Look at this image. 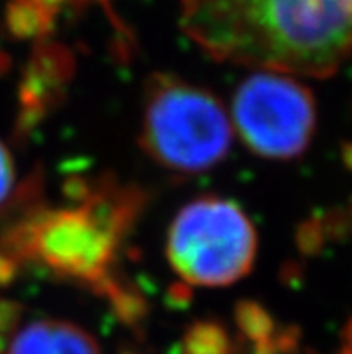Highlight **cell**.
<instances>
[{"label":"cell","mask_w":352,"mask_h":354,"mask_svg":"<svg viewBox=\"0 0 352 354\" xmlns=\"http://www.w3.org/2000/svg\"><path fill=\"white\" fill-rule=\"evenodd\" d=\"M192 41L218 62L326 77L352 54V0H180Z\"/></svg>","instance_id":"6da1fadb"},{"label":"cell","mask_w":352,"mask_h":354,"mask_svg":"<svg viewBox=\"0 0 352 354\" xmlns=\"http://www.w3.org/2000/svg\"><path fill=\"white\" fill-rule=\"evenodd\" d=\"M133 202L131 196H94L83 205L33 214L2 238L0 254L15 265L35 261L62 277L112 286L108 272Z\"/></svg>","instance_id":"7a4b0ae2"},{"label":"cell","mask_w":352,"mask_h":354,"mask_svg":"<svg viewBox=\"0 0 352 354\" xmlns=\"http://www.w3.org/2000/svg\"><path fill=\"white\" fill-rule=\"evenodd\" d=\"M140 144L164 169L198 175L227 157L232 124L209 90L171 74H156L146 86Z\"/></svg>","instance_id":"3957f363"},{"label":"cell","mask_w":352,"mask_h":354,"mask_svg":"<svg viewBox=\"0 0 352 354\" xmlns=\"http://www.w3.org/2000/svg\"><path fill=\"white\" fill-rule=\"evenodd\" d=\"M165 252L174 272L191 286H230L254 266L257 234L237 203L203 196L176 214Z\"/></svg>","instance_id":"277c9868"},{"label":"cell","mask_w":352,"mask_h":354,"mask_svg":"<svg viewBox=\"0 0 352 354\" xmlns=\"http://www.w3.org/2000/svg\"><path fill=\"white\" fill-rule=\"evenodd\" d=\"M232 117L250 151L272 160L300 157L317 130L311 90L291 74L254 72L234 94Z\"/></svg>","instance_id":"5b68a950"},{"label":"cell","mask_w":352,"mask_h":354,"mask_svg":"<svg viewBox=\"0 0 352 354\" xmlns=\"http://www.w3.org/2000/svg\"><path fill=\"white\" fill-rule=\"evenodd\" d=\"M9 354H101L89 331L58 319L33 320L13 337Z\"/></svg>","instance_id":"8992f818"},{"label":"cell","mask_w":352,"mask_h":354,"mask_svg":"<svg viewBox=\"0 0 352 354\" xmlns=\"http://www.w3.org/2000/svg\"><path fill=\"white\" fill-rule=\"evenodd\" d=\"M182 354H230L232 344L223 326L218 322H196L182 340Z\"/></svg>","instance_id":"52a82bcc"},{"label":"cell","mask_w":352,"mask_h":354,"mask_svg":"<svg viewBox=\"0 0 352 354\" xmlns=\"http://www.w3.org/2000/svg\"><path fill=\"white\" fill-rule=\"evenodd\" d=\"M237 324H239L241 333L255 344L270 340L275 333L273 320L255 304L241 306L237 310Z\"/></svg>","instance_id":"ba28073f"},{"label":"cell","mask_w":352,"mask_h":354,"mask_svg":"<svg viewBox=\"0 0 352 354\" xmlns=\"http://www.w3.org/2000/svg\"><path fill=\"white\" fill-rule=\"evenodd\" d=\"M15 187V164L11 153L0 142V205L13 193Z\"/></svg>","instance_id":"9c48e42d"},{"label":"cell","mask_w":352,"mask_h":354,"mask_svg":"<svg viewBox=\"0 0 352 354\" xmlns=\"http://www.w3.org/2000/svg\"><path fill=\"white\" fill-rule=\"evenodd\" d=\"M18 319H20V310L13 302L0 301V338L8 340L17 331Z\"/></svg>","instance_id":"30bf717a"},{"label":"cell","mask_w":352,"mask_h":354,"mask_svg":"<svg viewBox=\"0 0 352 354\" xmlns=\"http://www.w3.org/2000/svg\"><path fill=\"white\" fill-rule=\"evenodd\" d=\"M340 354H352V320L347 324V328L342 337V351Z\"/></svg>","instance_id":"8fae6325"}]
</instances>
